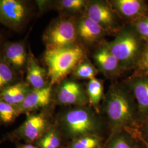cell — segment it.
Instances as JSON below:
<instances>
[{
	"mask_svg": "<svg viewBox=\"0 0 148 148\" xmlns=\"http://www.w3.org/2000/svg\"><path fill=\"white\" fill-rule=\"evenodd\" d=\"M85 48L80 43L70 47L46 49L43 59L49 80V85H57L73 73L83 60L87 58Z\"/></svg>",
	"mask_w": 148,
	"mask_h": 148,
	"instance_id": "cell-1",
	"label": "cell"
},
{
	"mask_svg": "<svg viewBox=\"0 0 148 148\" xmlns=\"http://www.w3.org/2000/svg\"><path fill=\"white\" fill-rule=\"evenodd\" d=\"M134 98L124 82L111 85L105 98L104 110L114 127H125L134 118Z\"/></svg>",
	"mask_w": 148,
	"mask_h": 148,
	"instance_id": "cell-2",
	"label": "cell"
},
{
	"mask_svg": "<svg viewBox=\"0 0 148 148\" xmlns=\"http://www.w3.org/2000/svg\"><path fill=\"white\" fill-rule=\"evenodd\" d=\"M108 42L111 53L125 71L135 70L141 58L146 42L131 24H126Z\"/></svg>",
	"mask_w": 148,
	"mask_h": 148,
	"instance_id": "cell-3",
	"label": "cell"
},
{
	"mask_svg": "<svg viewBox=\"0 0 148 148\" xmlns=\"http://www.w3.org/2000/svg\"><path fill=\"white\" fill-rule=\"evenodd\" d=\"M55 123L63 136L74 139L95 132L99 126L95 112L85 106H77L62 111Z\"/></svg>",
	"mask_w": 148,
	"mask_h": 148,
	"instance_id": "cell-4",
	"label": "cell"
},
{
	"mask_svg": "<svg viewBox=\"0 0 148 148\" xmlns=\"http://www.w3.org/2000/svg\"><path fill=\"white\" fill-rule=\"evenodd\" d=\"M50 106L46 108L34 112L27 115V119L20 126L8 133L1 142L23 141L24 143L35 144L38 139L53 125Z\"/></svg>",
	"mask_w": 148,
	"mask_h": 148,
	"instance_id": "cell-5",
	"label": "cell"
},
{
	"mask_svg": "<svg viewBox=\"0 0 148 148\" xmlns=\"http://www.w3.org/2000/svg\"><path fill=\"white\" fill-rule=\"evenodd\" d=\"M77 18L60 14L51 22L43 35V41L47 49L70 47L79 43Z\"/></svg>",
	"mask_w": 148,
	"mask_h": 148,
	"instance_id": "cell-6",
	"label": "cell"
},
{
	"mask_svg": "<svg viewBox=\"0 0 148 148\" xmlns=\"http://www.w3.org/2000/svg\"><path fill=\"white\" fill-rule=\"evenodd\" d=\"M85 15L100 25L107 34L116 35L126 25L109 1H89Z\"/></svg>",
	"mask_w": 148,
	"mask_h": 148,
	"instance_id": "cell-7",
	"label": "cell"
},
{
	"mask_svg": "<svg viewBox=\"0 0 148 148\" xmlns=\"http://www.w3.org/2000/svg\"><path fill=\"white\" fill-rule=\"evenodd\" d=\"M54 90L53 103L58 106H85L89 101L86 90L75 79H63Z\"/></svg>",
	"mask_w": 148,
	"mask_h": 148,
	"instance_id": "cell-8",
	"label": "cell"
},
{
	"mask_svg": "<svg viewBox=\"0 0 148 148\" xmlns=\"http://www.w3.org/2000/svg\"><path fill=\"white\" fill-rule=\"evenodd\" d=\"M27 3L19 0H0V23L12 30H18L29 15Z\"/></svg>",
	"mask_w": 148,
	"mask_h": 148,
	"instance_id": "cell-9",
	"label": "cell"
},
{
	"mask_svg": "<svg viewBox=\"0 0 148 148\" xmlns=\"http://www.w3.org/2000/svg\"><path fill=\"white\" fill-rule=\"evenodd\" d=\"M93 58L96 68L108 79H116L125 71L104 40L97 45Z\"/></svg>",
	"mask_w": 148,
	"mask_h": 148,
	"instance_id": "cell-10",
	"label": "cell"
},
{
	"mask_svg": "<svg viewBox=\"0 0 148 148\" xmlns=\"http://www.w3.org/2000/svg\"><path fill=\"white\" fill-rule=\"evenodd\" d=\"M124 83L132 92L137 102L140 117L148 119V73L134 71L125 79Z\"/></svg>",
	"mask_w": 148,
	"mask_h": 148,
	"instance_id": "cell-11",
	"label": "cell"
},
{
	"mask_svg": "<svg viewBox=\"0 0 148 148\" xmlns=\"http://www.w3.org/2000/svg\"><path fill=\"white\" fill-rule=\"evenodd\" d=\"M112 8L125 24H130L148 15V2L144 0L109 1Z\"/></svg>",
	"mask_w": 148,
	"mask_h": 148,
	"instance_id": "cell-12",
	"label": "cell"
},
{
	"mask_svg": "<svg viewBox=\"0 0 148 148\" xmlns=\"http://www.w3.org/2000/svg\"><path fill=\"white\" fill-rule=\"evenodd\" d=\"M77 34L79 42L85 48L98 45L107 34L100 25L85 14L77 18Z\"/></svg>",
	"mask_w": 148,
	"mask_h": 148,
	"instance_id": "cell-13",
	"label": "cell"
},
{
	"mask_svg": "<svg viewBox=\"0 0 148 148\" xmlns=\"http://www.w3.org/2000/svg\"><path fill=\"white\" fill-rule=\"evenodd\" d=\"M53 87L49 85L41 89H32L21 104L18 106L21 115H27L49 106L53 103Z\"/></svg>",
	"mask_w": 148,
	"mask_h": 148,
	"instance_id": "cell-14",
	"label": "cell"
},
{
	"mask_svg": "<svg viewBox=\"0 0 148 148\" xmlns=\"http://www.w3.org/2000/svg\"><path fill=\"white\" fill-rule=\"evenodd\" d=\"M0 53L3 58L17 73L26 70L29 52L23 42H8L1 45Z\"/></svg>",
	"mask_w": 148,
	"mask_h": 148,
	"instance_id": "cell-15",
	"label": "cell"
},
{
	"mask_svg": "<svg viewBox=\"0 0 148 148\" xmlns=\"http://www.w3.org/2000/svg\"><path fill=\"white\" fill-rule=\"evenodd\" d=\"M28 52L26 82L33 90L41 89L49 85L47 70L39 64L30 48Z\"/></svg>",
	"mask_w": 148,
	"mask_h": 148,
	"instance_id": "cell-16",
	"label": "cell"
},
{
	"mask_svg": "<svg viewBox=\"0 0 148 148\" xmlns=\"http://www.w3.org/2000/svg\"><path fill=\"white\" fill-rule=\"evenodd\" d=\"M32 90L26 82H18L0 92V99L14 106H19Z\"/></svg>",
	"mask_w": 148,
	"mask_h": 148,
	"instance_id": "cell-17",
	"label": "cell"
},
{
	"mask_svg": "<svg viewBox=\"0 0 148 148\" xmlns=\"http://www.w3.org/2000/svg\"><path fill=\"white\" fill-rule=\"evenodd\" d=\"M88 3L87 0H60L53 2V7L61 15L77 16L85 14Z\"/></svg>",
	"mask_w": 148,
	"mask_h": 148,
	"instance_id": "cell-18",
	"label": "cell"
},
{
	"mask_svg": "<svg viewBox=\"0 0 148 148\" xmlns=\"http://www.w3.org/2000/svg\"><path fill=\"white\" fill-rule=\"evenodd\" d=\"M63 136L56 124L54 123L35 144L38 148H62Z\"/></svg>",
	"mask_w": 148,
	"mask_h": 148,
	"instance_id": "cell-19",
	"label": "cell"
},
{
	"mask_svg": "<svg viewBox=\"0 0 148 148\" xmlns=\"http://www.w3.org/2000/svg\"><path fill=\"white\" fill-rule=\"evenodd\" d=\"M17 72L7 63L0 53V92L18 82Z\"/></svg>",
	"mask_w": 148,
	"mask_h": 148,
	"instance_id": "cell-20",
	"label": "cell"
},
{
	"mask_svg": "<svg viewBox=\"0 0 148 148\" xmlns=\"http://www.w3.org/2000/svg\"><path fill=\"white\" fill-rule=\"evenodd\" d=\"M88 101L92 106L98 108L104 95V86L102 81L94 78L88 81L86 86Z\"/></svg>",
	"mask_w": 148,
	"mask_h": 148,
	"instance_id": "cell-21",
	"label": "cell"
},
{
	"mask_svg": "<svg viewBox=\"0 0 148 148\" xmlns=\"http://www.w3.org/2000/svg\"><path fill=\"white\" fill-rule=\"evenodd\" d=\"M99 71L95 65L88 59L85 58L77 66L73 72V79H93L98 74Z\"/></svg>",
	"mask_w": 148,
	"mask_h": 148,
	"instance_id": "cell-22",
	"label": "cell"
},
{
	"mask_svg": "<svg viewBox=\"0 0 148 148\" xmlns=\"http://www.w3.org/2000/svg\"><path fill=\"white\" fill-rule=\"evenodd\" d=\"M21 115L17 106L8 104L0 99V126H8Z\"/></svg>",
	"mask_w": 148,
	"mask_h": 148,
	"instance_id": "cell-23",
	"label": "cell"
},
{
	"mask_svg": "<svg viewBox=\"0 0 148 148\" xmlns=\"http://www.w3.org/2000/svg\"><path fill=\"white\" fill-rule=\"evenodd\" d=\"M100 139L94 136H85L77 138L69 144L67 148H98Z\"/></svg>",
	"mask_w": 148,
	"mask_h": 148,
	"instance_id": "cell-24",
	"label": "cell"
},
{
	"mask_svg": "<svg viewBox=\"0 0 148 148\" xmlns=\"http://www.w3.org/2000/svg\"><path fill=\"white\" fill-rule=\"evenodd\" d=\"M130 24L133 27L143 41L148 42V15L142 16Z\"/></svg>",
	"mask_w": 148,
	"mask_h": 148,
	"instance_id": "cell-25",
	"label": "cell"
},
{
	"mask_svg": "<svg viewBox=\"0 0 148 148\" xmlns=\"http://www.w3.org/2000/svg\"><path fill=\"white\" fill-rule=\"evenodd\" d=\"M134 71L148 73V42L145 45L141 58Z\"/></svg>",
	"mask_w": 148,
	"mask_h": 148,
	"instance_id": "cell-26",
	"label": "cell"
},
{
	"mask_svg": "<svg viewBox=\"0 0 148 148\" xmlns=\"http://www.w3.org/2000/svg\"><path fill=\"white\" fill-rule=\"evenodd\" d=\"M108 148H133L131 144L126 138L119 137L112 140Z\"/></svg>",
	"mask_w": 148,
	"mask_h": 148,
	"instance_id": "cell-27",
	"label": "cell"
},
{
	"mask_svg": "<svg viewBox=\"0 0 148 148\" xmlns=\"http://www.w3.org/2000/svg\"><path fill=\"white\" fill-rule=\"evenodd\" d=\"M16 148H38L35 144L21 143V142H16Z\"/></svg>",
	"mask_w": 148,
	"mask_h": 148,
	"instance_id": "cell-28",
	"label": "cell"
},
{
	"mask_svg": "<svg viewBox=\"0 0 148 148\" xmlns=\"http://www.w3.org/2000/svg\"><path fill=\"white\" fill-rule=\"evenodd\" d=\"M2 37L1 36V35H0V48L1 47V42H2Z\"/></svg>",
	"mask_w": 148,
	"mask_h": 148,
	"instance_id": "cell-29",
	"label": "cell"
},
{
	"mask_svg": "<svg viewBox=\"0 0 148 148\" xmlns=\"http://www.w3.org/2000/svg\"></svg>",
	"mask_w": 148,
	"mask_h": 148,
	"instance_id": "cell-30",
	"label": "cell"
}]
</instances>
